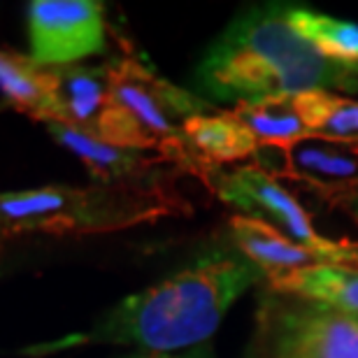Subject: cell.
I'll list each match as a JSON object with an SVG mask.
<instances>
[{
    "label": "cell",
    "instance_id": "6da1fadb",
    "mask_svg": "<svg viewBox=\"0 0 358 358\" xmlns=\"http://www.w3.org/2000/svg\"><path fill=\"white\" fill-rule=\"evenodd\" d=\"M266 272L240 252H214L149 289L124 298L87 335H73L35 352H56L84 342L135 345L152 354L200 347L247 289Z\"/></svg>",
    "mask_w": 358,
    "mask_h": 358
},
{
    "label": "cell",
    "instance_id": "7a4b0ae2",
    "mask_svg": "<svg viewBox=\"0 0 358 358\" xmlns=\"http://www.w3.org/2000/svg\"><path fill=\"white\" fill-rule=\"evenodd\" d=\"M177 210L166 189L96 184L0 191V245L26 235L107 233L168 217Z\"/></svg>",
    "mask_w": 358,
    "mask_h": 358
},
{
    "label": "cell",
    "instance_id": "3957f363",
    "mask_svg": "<svg viewBox=\"0 0 358 358\" xmlns=\"http://www.w3.org/2000/svg\"><path fill=\"white\" fill-rule=\"evenodd\" d=\"M245 358H358V319L268 286Z\"/></svg>",
    "mask_w": 358,
    "mask_h": 358
},
{
    "label": "cell",
    "instance_id": "277c9868",
    "mask_svg": "<svg viewBox=\"0 0 358 358\" xmlns=\"http://www.w3.org/2000/svg\"><path fill=\"white\" fill-rule=\"evenodd\" d=\"M110 103L126 107L159 147V159L205 179L210 163L198 159L184 138V121L210 110V103L156 77L135 59H114L105 66Z\"/></svg>",
    "mask_w": 358,
    "mask_h": 358
},
{
    "label": "cell",
    "instance_id": "5b68a950",
    "mask_svg": "<svg viewBox=\"0 0 358 358\" xmlns=\"http://www.w3.org/2000/svg\"><path fill=\"white\" fill-rule=\"evenodd\" d=\"M205 184L224 203L247 212V217L266 221L296 245L317 254L324 263L358 268V242H333L319 238L310 214L261 166H240L235 170L212 166L205 175Z\"/></svg>",
    "mask_w": 358,
    "mask_h": 358
},
{
    "label": "cell",
    "instance_id": "8992f818",
    "mask_svg": "<svg viewBox=\"0 0 358 358\" xmlns=\"http://www.w3.org/2000/svg\"><path fill=\"white\" fill-rule=\"evenodd\" d=\"M31 59L63 68L105 52V5L96 0H35L28 5Z\"/></svg>",
    "mask_w": 358,
    "mask_h": 358
},
{
    "label": "cell",
    "instance_id": "52a82bcc",
    "mask_svg": "<svg viewBox=\"0 0 358 358\" xmlns=\"http://www.w3.org/2000/svg\"><path fill=\"white\" fill-rule=\"evenodd\" d=\"M47 126L56 142H61L66 149L80 156L89 173L98 179V184L161 189V173L156 168L161 159H149L145 152H135V149L112 147L96 135L68 124Z\"/></svg>",
    "mask_w": 358,
    "mask_h": 358
},
{
    "label": "cell",
    "instance_id": "ba28073f",
    "mask_svg": "<svg viewBox=\"0 0 358 358\" xmlns=\"http://www.w3.org/2000/svg\"><path fill=\"white\" fill-rule=\"evenodd\" d=\"M228 226H231V238L240 254L254 266H259L266 272V277L324 263L310 249L296 245L277 228L256 217H233Z\"/></svg>",
    "mask_w": 358,
    "mask_h": 358
},
{
    "label": "cell",
    "instance_id": "9c48e42d",
    "mask_svg": "<svg viewBox=\"0 0 358 358\" xmlns=\"http://www.w3.org/2000/svg\"><path fill=\"white\" fill-rule=\"evenodd\" d=\"M268 286L279 293H293L298 298L314 300L333 307L342 314L358 319V268L319 263L312 268H300L282 275L266 277Z\"/></svg>",
    "mask_w": 358,
    "mask_h": 358
},
{
    "label": "cell",
    "instance_id": "30bf717a",
    "mask_svg": "<svg viewBox=\"0 0 358 358\" xmlns=\"http://www.w3.org/2000/svg\"><path fill=\"white\" fill-rule=\"evenodd\" d=\"M0 93L7 103L31 119L61 124L52 68L38 66L31 56L0 52Z\"/></svg>",
    "mask_w": 358,
    "mask_h": 358
},
{
    "label": "cell",
    "instance_id": "8fae6325",
    "mask_svg": "<svg viewBox=\"0 0 358 358\" xmlns=\"http://www.w3.org/2000/svg\"><path fill=\"white\" fill-rule=\"evenodd\" d=\"M184 138L189 147L210 166L242 161L259 154V142L233 112L198 114L184 121Z\"/></svg>",
    "mask_w": 358,
    "mask_h": 358
},
{
    "label": "cell",
    "instance_id": "7c38bea8",
    "mask_svg": "<svg viewBox=\"0 0 358 358\" xmlns=\"http://www.w3.org/2000/svg\"><path fill=\"white\" fill-rule=\"evenodd\" d=\"M54 96L61 110V124L75 126L93 135L96 121L110 100L107 73L103 68L63 66L52 68Z\"/></svg>",
    "mask_w": 358,
    "mask_h": 358
},
{
    "label": "cell",
    "instance_id": "4fadbf2b",
    "mask_svg": "<svg viewBox=\"0 0 358 358\" xmlns=\"http://www.w3.org/2000/svg\"><path fill=\"white\" fill-rule=\"evenodd\" d=\"M233 114L245 124L256 142L263 147L286 149L300 140L317 138L310 128L300 121L293 96H268L254 103H242L233 110Z\"/></svg>",
    "mask_w": 358,
    "mask_h": 358
},
{
    "label": "cell",
    "instance_id": "5bb4252c",
    "mask_svg": "<svg viewBox=\"0 0 358 358\" xmlns=\"http://www.w3.org/2000/svg\"><path fill=\"white\" fill-rule=\"evenodd\" d=\"M286 21L300 38L307 40L328 61L354 68L358 66V26L310 7L286 5Z\"/></svg>",
    "mask_w": 358,
    "mask_h": 358
},
{
    "label": "cell",
    "instance_id": "9a60e30c",
    "mask_svg": "<svg viewBox=\"0 0 358 358\" xmlns=\"http://www.w3.org/2000/svg\"><path fill=\"white\" fill-rule=\"evenodd\" d=\"M93 135L112 147L135 149V152H149L152 149V152L159 154V147H156L154 138L140 126V121L126 107L110 103V100H107V105L100 112L96 128H93Z\"/></svg>",
    "mask_w": 358,
    "mask_h": 358
},
{
    "label": "cell",
    "instance_id": "2e32d148",
    "mask_svg": "<svg viewBox=\"0 0 358 358\" xmlns=\"http://www.w3.org/2000/svg\"><path fill=\"white\" fill-rule=\"evenodd\" d=\"M340 96H335L331 91H321V89H314V91H303V93H296L293 96V107H296L300 121L305 124V128H310L312 133H319L324 128L338 107L342 105Z\"/></svg>",
    "mask_w": 358,
    "mask_h": 358
},
{
    "label": "cell",
    "instance_id": "e0dca14e",
    "mask_svg": "<svg viewBox=\"0 0 358 358\" xmlns=\"http://www.w3.org/2000/svg\"><path fill=\"white\" fill-rule=\"evenodd\" d=\"M321 138H335V140H358V103L356 100H342L338 112L333 114L331 121L317 133Z\"/></svg>",
    "mask_w": 358,
    "mask_h": 358
},
{
    "label": "cell",
    "instance_id": "ac0fdd59",
    "mask_svg": "<svg viewBox=\"0 0 358 358\" xmlns=\"http://www.w3.org/2000/svg\"><path fill=\"white\" fill-rule=\"evenodd\" d=\"M133 358H214L210 347H196L186 354H145V356H133Z\"/></svg>",
    "mask_w": 358,
    "mask_h": 358
},
{
    "label": "cell",
    "instance_id": "d6986e66",
    "mask_svg": "<svg viewBox=\"0 0 358 358\" xmlns=\"http://www.w3.org/2000/svg\"><path fill=\"white\" fill-rule=\"evenodd\" d=\"M354 70H356V73H358V66H354Z\"/></svg>",
    "mask_w": 358,
    "mask_h": 358
}]
</instances>
